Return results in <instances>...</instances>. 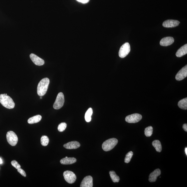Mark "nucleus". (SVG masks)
Returning a JSON list of instances; mask_svg holds the SVG:
<instances>
[{"mask_svg": "<svg viewBox=\"0 0 187 187\" xmlns=\"http://www.w3.org/2000/svg\"><path fill=\"white\" fill-rule=\"evenodd\" d=\"M142 116L138 113H134L126 116L125 121L129 123H136L139 122L142 119Z\"/></svg>", "mask_w": 187, "mask_h": 187, "instance_id": "6e6552de", "label": "nucleus"}, {"mask_svg": "<svg viewBox=\"0 0 187 187\" xmlns=\"http://www.w3.org/2000/svg\"><path fill=\"white\" fill-rule=\"evenodd\" d=\"M17 171L18 172H19V173L21 175L23 176V177H26V172H25L23 170V169L21 168L18 169Z\"/></svg>", "mask_w": 187, "mask_h": 187, "instance_id": "cd10ccee", "label": "nucleus"}, {"mask_svg": "<svg viewBox=\"0 0 187 187\" xmlns=\"http://www.w3.org/2000/svg\"><path fill=\"white\" fill-rule=\"evenodd\" d=\"M187 53V44L181 46L177 50L176 55L178 57H181L186 54Z\"/></svg>", "mask_w": 187, "mask_h": 187, "instance_id": "f3484780", "label": "nucleus"}, {"mask_svg": "<svg viewBox=\"0 0 187 187\" xmlns=\"http://www.w3.org/2000/svg\"><path fill=\"white\" fill-rule=\"evenodd\" d=\"M174 41V39L172 37H165L160 41V44L161 46H168L173 44Z\"/></svg>", "mask_w": 187, "mask_h": 187, "instance_id": "4468645a", "label": "nucleus"}, {"mask_svg": "<svg viewBox=\"0 0 187 187\" xmlns=\"http://www.w3.org/2000/svg\"><path fill=\"white\" fill-rule=\"evenodd\" d=\"M49 138L46 136H43L41 137V143L43 146H46L49 143Z\"/></svg>", "mask_w": 187, "mask_h": 187, "instance_id": "5701e85b", "label": "nucleus"}, {"mask_svg": "<svg viewBox=\"0 0 187 187\" xmlns=\"http://www.w3.org/2000/svg\"><path fill=\"white\" fill-rule=\"evenodd\" d=\"M93 113V109L91 108H89L86 111L84 116V118L86 122H89L91 121V116H92Z\"/></svg>", "mask_w": 187, "mask_h": 187, "instance_id": "4be33fe9", "label": "nucleus"}, {"mask_svg": "<svg viewBox=\"0 0 187 187\" xmlns=\"http://www.w3.org/2000/svg\"><path fill=\"white\" fill-rule=\"evenodd\" d=\"M3 163L2 160L0 158V164H2Z\"/></svg>", "mask_w": 187, "mask_h": 187, "instance_id": "7c9ffc66", "label": "nucleus"}, {"mask_svg": "<svg viewBox=\"0 0 187 187\" xmlns=\"http://www.w3.org/2000/svg\"><path fill=\"white\" fill-rule=\"evenodd\" d=\"M111 179L114 183H118L120 181V177L116 175V172L114 171H111L109 172Z\"/></svg>", "mask_w": 187, "mask_h": 187, "instance_id": "412c9836", "label": "nucleus"}, {"mask_svg": "<svg viewBox=\"0 0 187 187\" xmlns=\"http://www.w3.org/2000/svg\"><path fill=\"white\" fill-rule=\"evenodd\" d=\"M187 76V66L186 65L184 67L180 70L176 75V80L180 81L186 78Z\"/></svg>", "mask_w": 187, "mask_h": 187, "instance_id": "1a4fd4ad", "label": "nucleus"}, {"mask_svg": "<svg viewBox=\"0 0 187 187\" xmlns=\"http://www.w3.org/2000/svg\"><path fill=\"white\" fill-rule=\"evenodd\" d=\"M5 95H7V94H5Z\"/></svg>", "mask_w": 187, "mask_h": 187, "instance_id": "72a5a7b5", "label": "nucleus"}, {"mask_svg": "<svg viewBox=\"0 0 187 187\" xmlns=\"http://www.w3.org/2000/svg\"><path fill=\"white\" fill-rule=\"evenodd\" d=\"M183 128L184 130L187 132V124H184L183 125Z\"/></svg>", "mask_w": 187, "mask_h": 187, "instance_id": "c756f323", "label": "nucleus"}, {"mask_svg": "<svg viewBox=\"0 0 187 187\" xmlns=\"http://www.w3.org/2000/svg\"><path fill=\"white\" fill-rule=\"evenodd\" d=\"M130 46L128 42H126L122 45L119 51V56L121 58L126 57L130 51Z\"/></svg>", "mask_w": 187, "mask_h": 187, "instance_id": "423d86ee", "label": "nucleus"}, {"mask_svg": "<svg viewBox=\"0 0 187 187\" xmlns=\"http://www.w3.org/2000/svg\"><path fill=\"white\" fill-rule=\"evenodd\" d=\"M6 138L8 143L12 146H14L17 145L18 141V138L17 135L13 131H8L7 133Z\"/></svg>", "mask_w": 187, "mask_h": 187, "instance_id": "20e7f679", "label": "nucleus"}, {"mask_svg": "<svg viewBox=\"0 0 187 187\" xmlns=\"http://www.w3.org/2000/svg\"><path fill=\"white\" fill-rule=\"evenodd\" d=\"M118 143V140L116 138H112L108 139L104 141L102 144V149L105 152L110 151L114 148Z\"/></svg>", "mask_w": 187, "mask_h": 187, "instance_id": "7ed1b4c3", "label": "nucleus"}, {"mask_svg": "<svg viewBox=\"0 0 187 187\" xmlns=\"http://www.w3.org/2000/svg\"><path fill=\"white\" fill-rule=\"evenodd\" d=\"M0 103L3 107L8 109H13L15 104L10 97L5 94L0 95Z\"/></svg>", "mask_w": 187, "mask_h": 187, "instance_id": "f03ea898", "label": "nucleus"}, {"mask_svg": "<svg viewBox=\"0 0 187 187\" xmlns=\"http://www.w3.org/2000/svg\"><path fill=\"white\" fill-rule=\"evenodd\" d=\"M63 175L64 179L69 184H73L76 181L77 177L75 174L71 171L66 170L64 172Z\"/></svg>", "mask_w": 187, "mask_h": 187, "instance_id": "0eeeda50", "label": "nucleus"}, {"mask_svg": "<svg viewBox=\"0 0 187 187\" xmlns=\"http://www.w3.org/2000/svg\"><path fill=\"white\" fill-rule=\"evenodd\" d=\"M152 145L156 151L158 152H161L162 150V146L161 142L159 140H154L152 143Z\"/></svg>", "mask_w": 187, "mask_h": 187, "instance_id": "aec40b11", "label": "nucleus"}, {"mask_svg": "<svg viewBox=\"0 0 187 187\" xmlns=\"http://www.w3.org/2000/svg\"><path fill=\"white\" fill-rule=\"evenodd\" d=\"M77 159L74 157H68L66 156L65 158L61 159L60 163L63 165H70L73 164L76 162Z\"/></svg>", "mask_w": 187, "mask_h": 187, "instance_id": "dca6fc26", "label": "nucleus"}, {"mask_svg": "<svg viewBox=\"0 0 187 187\" xmlns=\"http://www.w3.org/2000/svg\"><path fill=\"white\" fill-rule=\"evenodd\" d=\"M161 172L159 169H156L154 172L151 173L149 176V181L150 182H155L157 178L161 175Z\"/></svg>", "mask_w": 187, "mask_h": 187, "instance_id": "2eb2a0df", "label": "nucleus"}, {"mask_svg": "<svg viewBox=\"0 0 187 187\" xmlns=\"http://www.w3.org/2000/svg\"><path fill=\"white\" fill-rule=\"evenodd\" d=\"M66 124L64 122H63L59 124L57 127V129L59 132H62L65 130L66 127Z\"/></svg>", "mask_w": 187, "mask_h": 187, "instance_id": "a878e982", "label": "nucleus"}, {"mask_svg": "<svg viewBox=\"0 0 187 187\" xmlns=\"http://www.w3.org/2000/svg\"><path fill=\"white\" fill-rule=\"evenodd\" d=\"M80 146V143L78 141H73L69 142L64 145V148L68 150H73L79 148Z\"/></svg>", "mask_w": 187, "mask_h": 187, "instance_id": "ddd939ff", "label": "nucleus"}, {"mask_svg": "<svg viewBox=\"0 0 187 187\" xmlns=\"http://www.w3.org/2000/svg\"><path fill=\"white\" fill-rule=\"evenodd\" d=\"M50 80L48 78L42 79L39 82L37 87V93L40 96H43L45 95L48 90Z\"/></svg>", "mask_w": 187, "mask_h": 187, "instance_id": "f257e3e1", "label": "nucleus"}, {"mask_svg": "<svg viewBox=\"0 0 187 187\" xmlns=\"http://www.w3.org/2000/svg\"><path fill=\"white\" fill-rule=\"evenodd\" d=\"M30 57L31 60L35 65L41 66L44 64V61L43 59L37 56L34 54L32 53L30 55Z\"/></svg>", "mask_w": 187, "mask_h": 187, "instance_id": "f8f14e48", "label": "nucleus"}, {"mask_svg": "<svg viewBox=\"0 0 187 187\" xmlns=\"http://www.w3.org/2000/svg\"><path fill=\"white\" fill-rule=\"evenodd\" d=\"M93 186V177L88 176L84 177L80 184V187H92Z\"/></svg>", "mask_w": 187, "mask_h": 187, "instance_id": "9d476101", "label": "nucleus"}, {"mask_svg": "<svg viewBox=\"0 0 187 187\" xmlns=\"http://www.w3.org/2000/svg\"><path fill=\"white\" fill-rule=\"evenodd\" d=\"M153 133V127L152 126H149L145 128V134L147 137H150L152 135Z\"/></svg>", "mask_w": 187, "mask_h": 187, "instance_id": "b1692460", "label": "nucleus"}, {"mask_svg": "<svg viewBox=\"0 0 187 187\" xmlns=\"http://www.w3.org/2000/svg\"><path fill=\"white\" fill-rule=\"evenodd\" d=\"M64 96L62 93H59L57 95L54 104H53V108L58 109H60L64 105Z\"/></svg>", "mask_w": 187, "mask_h": 187, "instance_id": "39448f33", "label": "nucleus"}, {"mask_svg": "<svg viewBox=\"0 0 187 187\" xmlns=\"http://www.w3.org/2000/svg\"><path fill=\"white\" fill-rule=\"evenodd\" d=\"M133 155V152L131 151L127 153L125 158V162L126 163H128L130 162Z\"/></svg>", "mask_w": 187, "mask_h": 187, "instance_id": "393cba45", "label": "nucleus"}, {"mask_svg": "<svg viewBox=\"0 0 187 187\" xmlns=\"http://www.w3.org/2000/svg\"><path fill=\"white\" fill-rule=\"evenodd\" d=\"M76 1L82 3H86L89 2V0H76Z\"/></svg>", "mask_w": 187, "mask_h": 187, "instance_id": "c85d7f7f", "label": "nucleus"}, {"mask_svg": "<svg viewBox=\"0 0 187 187\" xmlns=\"http://www.w3.org/2000/svg\"><path fill=\"white\" fill-rule=\"evenodd\" d=\"M40 98L41 99L42 98V96H41Z\"/></svg>", "mask_w": 187, "mask_h": 187, "instance_id": "473e14b6", "label": "nucleus"}, {"mask_svg": "<svg viewBox=\"0 0 187 187\" xmlns=\"http://www.w3.org/2000/svg\"><path fill=\"white\" fill-rule=\"evenodd\" d=\"M11 164L12 166H13L15 168L17 169H19L20 168L21 166L18 163L17 161L14 160V161H12L11 162Z\"/></svg>", "mask_w": 187, "mask_h": 187, "instance_id": "bb28decb", "label": "nucleus"}, {"mask_svg": "<svg viewBox=\"0 0 187 187\" xmlns=\"http://www.w3.org/2000/svg\"><path fill=\"white\" fill-rule=\"evenodd\" d=\"M179 107L183 109L186 110L187 109V98L183 99L180 100L178 103Z\"/></svg>", "mask_w": 187, "mask_h": 187, "instance_id": "6ab92c4d", "label": "nucleus"}, {"mask_svg": "<svg viewBox=\"0 0 187 187\" xmlns=\"http://www.w3.org/2000/svg\"><path fill=\"white\" fill-rule=\"evenodd\" d=\"M185 152H186V156H187V148L186 147V148H185Z\"/></svg>", "mask_w": 187, "mask_h": 187, "instance_id": "2f4dec72", "label": "nucleus"}, {"mask_svg": "<svg viewBox=\"0 0 187 187\" xmlns=\"http://www.w3.org/2000/svg\"><path fill=\"white\" fill-rule=\"evenodd\" d=\"M180 22L176 20L169 19L163 22V26L165 28H174L179 25Z\"/></svg>", "mask_w": 187, "mask_h": 187, "instance_id": "9b49d317", "label": "nucleus"}, {"mask_svg": "<svg viewBox=\"0 0 187 187\" xmlns=\"http://www.w3.org/2000/svg\"><path fill=\"white\" fill-rule=\"evenodd\" d=\"M42 119V116L40 115H37L30 118L28 120V123L30 124L37 123Z\"/></svg>", "mask_w": 187, "mask_h": 187, "instance_id": "a211bd4d", "label": "nucleus"}]
</instances>
